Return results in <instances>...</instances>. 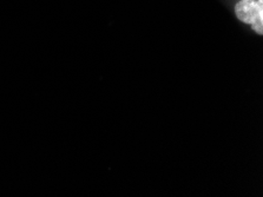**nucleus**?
<instances>
[{"label": "nucleus", "mask_w": 263, "mask_h": 197, "mask_svg": "<svg viewBox=\"0 0 263 197\" xmlns=\"http://www.w3.org/2000/svg\"><path fill=\"white\" fill-rule=\"evenodd\" d=\"M246 34L263 37V0H218Z\"/></svg>", "instance_id": "nucleus-1"}]
</instances>
